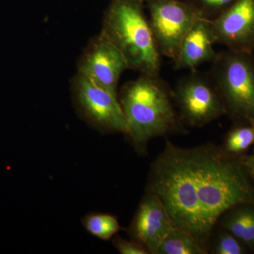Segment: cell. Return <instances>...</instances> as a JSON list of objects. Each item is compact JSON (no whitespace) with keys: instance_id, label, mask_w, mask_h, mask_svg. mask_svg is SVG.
Returning <instances> with one entry per match:
<instances>
[{"instance_id":"obj_1","label":"cell","mask_w":254,"mask_h":254,"mask_svg":"<svg viewBox=\"0 0 254 254\" xmlns=\"http://www.w3.org/2000/svg\"><path fill=\"white\" fill-rule=\"evenodd\" d=\"M187 150L202 234L208 248L214 227L224 213L242 203H254V182L246 168L243 155L227 154L222 147L212 143Z\"/></svg>"},{"instance_id":"obj_2","label":"cell","mask_w":254,"mask_h":254,"mask_svg":"<svg viewBox=\"0 0 254 254\" xmlns=\"http://www.w3.org/2000/svg\"><path fill=\"white\" fill-rule=\"evenodd\" d=\"M146 191L158 195L174 226L190 234L208 252L202 234L187 148L166 141L163 151L152 165Z\"/></svg>"},{"instance_id":"obj_3","label":"cell","mask_w":254,"mask_h":254,"mask_svg":"<svg viewBox=\"0 0 254 254\" xmlns=\"http://www.w3.org/2000/svg\"><path fill=\"white\" fill-rule=\"evenodd\" d=\"M128 126L127 136L142 153L148 142L179 131L173 93L158 76L141 73L122 88L120 98Z\"/></svg>"},{"instance_id":"obj_4","label":"cell","mask_w":254,"mask_h":254,"mask_svg":"<svg viewBox=\"0 0 254 254\" xmlns=\"http://www.w3.org/2000/svg\"><path fill=\"white\" fill-rule=\"evenodd\" d=\"M143 0H111L100 33L125 55L128 68L158 76L161 54L155 43Z\"/></svg>"},{"instance_id":"obj_5","label":"cell","mask_w":254,"mask_h":254,"mask_svg":"<svg viewBox=\"0 0 254 254\" xmlns=\"http://www.w3.org/2000/svg\"><path fill=\"white\" fill-rule=\"evenodd\" d=\"M214 63V84L227 113L254 124V62L252 53L232 50L218 54Z\"/></svg>"},{"instance_id":"obj_6","label":"cell","mask_w":254,"mask_h":254,"mask_svg":"<svg viewBox=\"0 0 254 254\" xmlns=\"http://www.w3.org/2000/svg\"><path fill=\"white\" fill-rule=\"evenodd\" d=\"M73 103L90 126L101 133L128 135V126L118 95L76 73L71 82Z\"/></svg>"},{"instance_id":"obj_7","label":"cell","mask_w":254,"mask_h":254,"mask_svg":"<svg viewBox=\"0 0 254 254\" xmlns=\"http://www.w3.org/2000/svg\"><path fill=\"white\" fill-rule=\"evenodd\" d=\"M149 23L161 55L176 59L184 38L205 15L195 5L181 0H144Z\"/></svg>"},{"instance_id":"obj_8","label":"cell","mask_w":254,"mask_h":254,"mask_svg":"<svg viewBox=\"0 0 254 254\" xmlns=\"http://www.w3.org/2000/svg\"><path fill=\"white\" fill-rule=\"evenodd\" d=\"M173 98L180 118L190 127L205 126L227 113L215 85L198 75L182 80L173 93Z\"/></svg>"},{"instance_id":"obj_9","label":"cell","mask_w":254,"mask_h":254,"mask_svg":"<svg viewBox=\"0 0 254 254\" xmlns=\"http://www.w3.org/2000/svg\"><path fill=\"white\" fill-rule=\"evenodd\" d=\"M128 64L123 53L100 33L87 46L78 60V73L118 95V86Z\"/></svg>"},{"instance_id":"obj_10","label":"cell","mask_w":254,"mask_h":254,"mask_svg":"<svg viewBox=\"0 0 254 254\" xmlns=\"http://www.w3.org/2000/svg\"><path fill=\"white\" fill-rule=\"evenodd\" d=\"M212 25L217 43L229 50L252 53L254 50V0H235Z\"/></svg>"},{"instance_id":"obj_11","label":"cell","mask_w":254,"mask_h":254,"mask_svg":"<svg viewBox=\"0 0 254 254\" xmlns=\"http://www.w3.org/2000/svg\"><path fill=\"white\" fill-rule=\"evenodd\" d=\"M147 192V191H146ZM174 226L158 195L147 192L128 227V235L148 251L158 254L162 242Z\"/></svg>"},{"instance_id":"obj_12","label":"cell","mask_w":254,"mask_h":254,"mask_svg":"<svg viewBox=\"0 0 254 254\" xmlns=\"http://www.w3.org/2000/svg\"><path fill=\"white\" fill-rule=\"evenodd\" d=\"M217 43L212 20L200 18L190 28L182 41L175 62V69H193L218 58L213 46Z\"/></svg>"},{"instance_id":"obj_13","label":"cell","mask_w":254,"mask_h":254,"mask_svg":"<svg viewBox=\"0 0 254 254\" xmlns=\"http://www.w3.org/2000/svg\"><path fill=\"white\" fill-rule=\"evenodd\" d=\"M220 221L222 228L254 252V203H242L227 210Z\"/></svg>"},{"instance_id":"obj_14","label":"cell","mask_w":254,"mask_h":254,"mask_svg":"<svg viewBox=\"0 0 254 254\" xmlns=\"http://www.w3.org/2000/svg\"><path fill=\"white\" fill-rule=\"evenodd\" d=\"M208 252L198 245L191 235L173 226L164 239L158 254H205Z\"/></svg>"},{"instance_id":"obj_15","label":"cell","mask_w":254,"mask_h":254,"mask_svg":"<svg viewBox=\"0 0 254 254\" xmlns=\"http://www.w3.org/2000/svg\"><path fill=\"white\" fill-rule=\"evenodd\" d=\"M82 224L88 233L103 241L111 240L121 229L118 218L108 213L87 214Z\"/></svg>"},{"instance_id":"obj_16","label":"cell","mask_w":254,"mask_h":254,"mask_svg":"<svg viewBox=\"0 0 254 254\" xmlns=\"http://www.w3.org/2000/svg\"><path fill=\"white\" fill-rule=\"evenodd\" d=\"M254 144V127L248 124L232 128L227 133L222 150L232 156H242Z\"/></svg>"},{"instance_id":"obj_17","label":"cell","mask_w":254,"mask_h":254,"mask_svg":"<svg viewBox=\"0 0 254 254\" xmlns=\"http://www.w3.org/2000/svg\"><path fill=\"white\" fill-rule=\"evenodd\" d=\"M240 240L227 230L219 232L211 247L212 253L215 254H245L248 252Z\"/></svg>"},{"instance_id":"obj_18","label":"cell","mask_w":254,"mask_h":254,"mask_svg":"<svg viewBox=\"0 0 254 254\" xmlns=\"http://www.w3.org/2000/svg\"><path fill=\"white\" fill-rule=\"evenodd\" d=\"M113 245L121 254H148V251L136 241L127 240L117 236L113 239Z\"/></svg>"},{"instance_id":"obj_19","label":"cell","mask_w":254,"mask_h":254,"mask_svg":"<svg viewBox=\"0 0 254 254\" xmlns=\"http://www.w3.org/2000/svg\"><path fill=\"white\" fill-rule=\"evenodd\" d=\"M196 1L201 6L200 10L203 11V14L205 15V11H206L218 13L219 15L230 6L235 0H196Z\"/></svg>"},{"instance_id":"obj_20","label":"cell","mask_w":254,"mask_h":254,"mask_svg":"<svg viewBox=\"0 0 254 254\" xmlns=\"http://www.w3.org/2000/svg\"><path fill=\"white\" fill-rule=\"evenodd\" d=\"M242 158L249 175L254 182V150L250 155H244Z\"/></svg>"},{"instance_id":"obj_21","label":"cell","mask_w":254,"mask_h":254,"mask_svg":"<svg viewBox=\"0 0 254 254\" xmlns=\"http://www.w3.org/2000/svg\"><path fill=\"white\" fill-rule=\"evenodd\" d=\"M253 125V126H254V125Z\"/></svg>"},{"instance_id":"obj_22","label":"cell","mask_w":254,"mask_h":254,"mask_svg":"<svg viewBox=\"0 0 254 254\" xmlns=\"http://www.w3.org/2000/svg\"><path fill=\"white\" fill-rule=\"evenodd\" d=\"M143 1H144V0H143Z\"/></svg>"}]
</instances>
